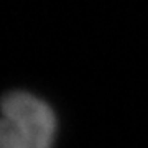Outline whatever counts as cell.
<instances>
[{
	"label": "cell",
	"instance_id": "1",
	"mask_svg": "<svg viewBox=\"0 0 148 148\" xmlns=\"http://www.w3.org/2000/svg\"><path fill=\"white\" fill-rule=\"evenodd\" d=\"M58 117L49 102L30 90L0 99V148H54Z\"/></svg>",
	"mask_w": 148,
	"mask_h": 148
}]
</instances>
